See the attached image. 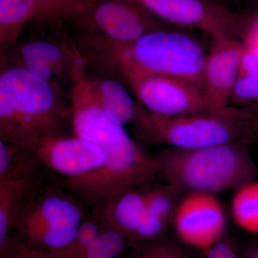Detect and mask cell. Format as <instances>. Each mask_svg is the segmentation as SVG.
Returning <instances> with one entry per match:
<instances>
[{
  "label": "cell",
  "mask_w": 258,
  "mask_h": 258,
  "mask_svg": "<svg viewBox=\"0 0 258 258\" xmlns=\"http://www.w3.org/2000/svg\"><path fill=\"white\" fill-rule=\"evenodd\" d=\"M71 80L74 136L98 146L106 155L101 167L80 176L83 191L98 201H108L154 179L159 174L155 157L148 155L129 137L124 126L106 114L81 58L75 62Z\"/></svg>",
  "instance_id": "obj_1"
},
{
  "label": "cell",
  "mask_w": 258,
  "mask_h": 258,
  "mask_svg": "<svg viewBox=\"0 0 258 258\" xmlns=\"http://www.w3.org/2000/svg\"><path fill=\"white\" fill-rule=\"evenodd\" d=\"M78 45L85 64L96 66L124 82L144 76H169L203 86L207 52L198 40L181 31L161 30L130 42L88 32L80 37Z\"/></svg>",
  "instance_id": "obj_2"
},
{
  "label": "cell",
  "mask_w": 258,
  "mask_h": 258,
  "mask_svg": "<svg viewBox=\"0 0 258 258\" xmlns=\"http://www.w3.org/2000/svg\"><path fill=\"white\" fill-rule=\"evenodd\" d=\"M66 108L57 84L20 67L0 75V137L35 152L42 141L60 136Z\"/></svg>",
  "instance_id": "obj_3"
},
{
  "label": "cell",
  "mask_w": 258,
  "mask_h": 258,
  "mask_svg": "<svg viewBox=\"0 0 258 258\" xmlns=\"http://www.w3.org/2000/svg\"><path fill=\"white\" fill-rule=\"evenodd\" d=\"M248 144H217L195 149L166 148L155 156L159 174L183 191L215 194L254 181L257 166Z\"/></svg>",
  "instance_id": "obj_4"
},
{
  "label": "cell",
  "mask_w": 258,
  "mask_h": 258,
  "mask_svg": "<svg viewBox=\"0 0 258 258\" xmlns=\"http://www.w3.org/2000/svg\"><path fill=\"white\" fill-rule=\"evenodd\" d=\"M134 123L144 140L174 149H195L230 143L253 144L238 108L223 112L159 115L139 104Z\"/></svg>",
  "instance_id": "obj_5"
},
{
  "label": "cell",
  "mask_w": 258,
  "mask_h": 258,
  "mask_svg": "<svg viewBox=\"0 0 258 258\" xmlns=\"http://www.w3.org/2000/svg\"><path fill=\"white\" fill-rule=\"evenodd\" d=\"M83 220L82 210L72 197L48 191L25 204L10 242L42 252L60 250L74 240Z\"/></svg>",
  "instance_id": "obj_6"
},
{
  "label": "cell",
  "mask_w": 258,
  "mask_h": 258,
  "mask_svg": "<svg viewBox=\"0 0 258 258\" xmlns=\"http://www.w3.org/2000/svg\"><path fill=\"white\" fill-rule=\"evenodd\" d=\"M143 7L164 23L198 29L212 40L240 38L245 30L240 15L209 0H128Z\"/></svg>",
  "instance_id": "obj_7"
},
{
  "label": "cell",
  "mask_w": 258,
  "mask_h": 258,
  "mask_svg": "<svg viewBox=\"0 0 258 258\" xmlns=\"http://www.w3.org/2000/svg\"><path fill=\"white\" fill-rule=\"evenodd\" d=\"M139 104L154 114L179 115L218 112L209 103L203 86L169 76H150L125 81Z\"/></svg>",
  "instance_id": "obj_8"
},
{
  "label": "cell",
  "mask_w": 258,
  "mask_h": 258,
  "mask_svg": "<svg viewBox=\"0 0 258 258\" xmlns=\"http://www.w3.org/2000/svg\"><path fill=\"white\" fill-rule=\"evenodd\" d=\"M83 21L98 33L119 42L136 41L152 32L172 29L128 0H93Z\"/></svg>",
  "instance_id": "obj_9"
},
{
  "label": "cell",
  "mask_w": 258,
  "mask_h": 258,
  "mask_svg": "<svg viewBox=\"0 0 258 258\" xmlns=\"http://www.w3.org/2000/svg\"><path fill=\"white\" fill-rule=\"evenodd\" d=\"M172 225L183 243L203 250L223 238L227 220L215 194L188 191L180 200Z\"/></svg>",
  "instance_id": "obj_10"
},
{
  "label": "cell",
  "mask_w": 258,
  "mask_h": 258,
  "mask_svg": "<svg viewBox=\"0 0 258 258\" xmlns=\"http://www.w3.org/2000/svg\"><path fill=\"white\" fill-rule=\"evenodd\" d=\"M243 42L240 38L212 40L204 63L203 87L214 110L228 111L232 91L240 74Z\"/></svg>",
  "instance_id": "obj_11"
},
{
  "label": "cell",
  "mask_w": 258,
  "mask_h": 258,
  "mask_svg": "<svg viewBox=\"0 0 258 258\" xmlns=\"http://www.w3.org/2000/svg\"><path fill=\"white\" fill-rule=\"evenodd\" d=\"M35 152L42 164L68 178L96 170L106 161V155L101 148L75 136L45 139Z\"/></svg>",
  "instance_id": "obj_12"
},
{
  "label": "cell",
  "mask_w": 258,
  "mask_h": 258,
  "mask_svg": "<svg viewBox=\"0 0 258 258\" xmlns=\"http://www.w3.org/2000/svg\"><path fill=\"white\" fill-rule=\"evenodd\" d=\"M79 56L75 46L69 49L48 40H39L19 45L13 49L11 57L15 67L22 68L44 81L57 84V80L63 76L71 79Z\"/></svg>",
  "instance_id": "obj_13"
},
{
  "label": "cell",
  "mask_w": 258,
  "mask_h": 258,
  "mask_svg": "<svg viewBox=\"0 0 258 258\" xmlns=\"http://www.w3.org/2000/svg\"><path fill=\"white\" fill-rule=\"evenodd\" d=\"M147 190L134 189L120 194L101 208L103 227L113 229L132 244L146 210Z\"/></svg>",
  "instance_id": "obj_14"
},
{
  "label": "cell",
  "mask_w": 258,
  "mask_h": 258,
  "mask_svg": "<svg viewBox=\"0 0 258 258\" xmlns=\"http://www.w3.org/2000/svg\"><path fill=\"white\" fill-rule=\"evenodd\" d=\"M33 178L0 180V253L10 244L17 219L28 201Z\"/></svg>",
  "instance_id": "obj_15"
},
{
  "label": "cell",
  "mask_w": 258,
  "mask_h": 258,
  "mask_svg": "<svg viewBox=\"0 0 258 258\" xmlns=\"http://www.w3.org/2000/svg\"><path fill=\"white\" fill-rule=\"evenodd\" d=\"M93 82L98 101L108 117L123 126L134 123L139 104L135 103L123 83L112 79L93 80Z\"/></svg>",
  "instance_id": "obj_16"
},
{
  "label": "cell",
  "mask_w": 258,
  "mask_h": 258,
  "mask_svg": "<svg viewBox=\"0 0 258 258\" xmlns=\"http://www.w3.org/2000/svg\"><path fill=\"white\" fill-rule=\"evenodd\" d=\"M36 13L35 0H0V44L3 50L14 45Z\"/></svg>",
  "instance_id": "obj_17"
},
{
  "label": "cell",
  "mask_w": 258,
  "mask_h": 258,
  "mask_svg": "<svg viewBox=\"0 0 258 258\" xmlns=\"http://www.w3.org/2000/svg\"><path fill=\"white\" fill-rule=\"evenodd\" d=\"M39 164L41 162L33 151L0 139V180L33 177Z\"/></svg>",
  "instance_id": "obj_18"
},
{
  "label": "cell",
  "mask_w": 258,
  "mask_h": 258,
  "mask_svg": "<svg viewBox=\"0 0 258 258\" xmlns=\"http://www.w3.org/2000/svg\"><path fill=\"white\" fill-rule=\"evenodd\" d=\"M258 104V58L244 46L240 74L235 83L230 105L246 107Z\"/></svg>",
  "instance_id": "obj_19"
},
{
  "label": "cell",
  "mask_w": 258,
  "mask_h": 258,
  "mask_svg": "<svg viewBox=\"0 0 258 258\" xmlns=\"http://www.w3.org/2000/svg\"><path fill=\"white\" fill-rule=\"evenodd\" d=\"M231 213L241 228L258 232L257 181H250L235 190L231 202Z\"/></svg>",
  "instance_id": "obj_20"
},
{
  "label": "cell",
  "mask_w": 258,
  "mask_h": 258,
  "mask_svg": "<svg viewBox=\"0 0 258 258\" xmlns=\"http://www.w3.org/2000/svg\"><path fill=\"white\" fill-rule=\"evenodd\" d=\"M37 23H54L59 20L83 21L87 16L93 0H35Z\"/></svg>",
  "instance_id": "obj_21"
},
{
  "label": "cell",
  "mask_w": 258,
  "mask_h": 258,
  "mask_svg": "<svg viewBox=\"0 0 258 258\" xmlns=\"http://www.w3.org/2000/svg\"><path fill=\"white\" fill-rule=\"evenodd\" d=\"M184 191L171 184L148 189L144 213L172 224L174 214Z\"/></svg>",
  "instance_id": "obj_22"
},
{
  "label": "cell",
  "mask_w": 258,
  "mask_h": 258,
  "mask_svg": "<svg viewBox=\"0 0 258 258\" xmlns=\"http://www.w3.org/2000/svg\"><path fill=\"white\" fill-rule=\"evenodd\" d=\"M123 235L103 227L96 240L77 258H120L132 246Z\"/></svg>",
  "instance_id": "obj_23"
},
{
  "label": "cell",
  "mask_w": 258,
  "mask_h": 258,
  "mask_svg": "<svg viewBox=\"0 0 258 258\" xmlns=\"http://www.w3.org/2000/svg\"><path fill=\"white\" fill-rule=\"evenodd\" d=\"M133 250L125 258H191L189 249L175 240L166 239L132 244Z\"/></svg>",
  "instance_id": "obj_24"
},
{
  "label": "cell",
  "mask_w": 258,
  "mask_h": 258,
  "mask_svg": "<svg viewBox=\"0 0 258 258\" xmlns=\"http://www.w3.org/2000/svg\"><path fill=\"white\" fill-rule=\"evenodd\" d=\"M103 229L101 220L88 218L80 225L74 240L64 249L48 252L58 258H77L94 242Z\"/></svg>",
  "instance_id": "obj_25"
},
{
  "label": "cell",
  "mask_w": 258,
  "mask_h": 258,
  "mask_svg": "<svg viewBox=\"0 0 258 258\" xmlns=\"http://www.w3.org/2000/svg\"><path fill=\"white\" fill-rule=\"evenodd\" d=\"M201 251L200 258H240L230 241L223 238Z\"/></svg>",
  "instance_id": "obj_26"
},
{
  "label": "cell",
  "mask_w": 258,
  "mask_h": 258,
  "mask_svg": "<svg viewBox=\"0 0 258 258\" xmlns=\"http://www.w3.org/2000/svg\"><path fill=\"white\" fill-rule=\"evenodd\" d=\"M0 258H58L48 252L35 250L10 242L4 252L0 253Z\"/></svg>",
  "instance_id": "obj_27"
},
{
  "label": "cell",
  "mask_w": 258,
  "mask_h": 258,
  "mask_svg": "<svg viewBox=\"0 0 258 258\" xmlns=\"http://www.w3.org/2000/svg\"><path fill=\"white\" fill-rule=\"evenodd\" d=\"M238 108L241 116L248 126L253 144L258 146V104Z\"/></svg>",
  "instance_id": "obj_28"
},
{
  "label": "cell",
  "mask_w": 258,
  "mask_h": 258,
  "mask_svg": "<svg viewBox=\"0 0 258 258\" xmlns=\"http://www.w3.org/2000/svg\"><path fill=\"white\" fill-rule=\"evenodd\" d=\"M240 258H258V242L251 244L244 249Z\"/></svg>",
  "instance_id": "obj_29"
},
{
  "label": "cell",
  "mask_w": 258,
  "mask_h": 258,
  "mask_svg": "<svg viewBox=\"0 0 258 258\" xmlns=\"http://www.w3.org/2000/svg\"><path fill=\"white\" fill-rule=\"evenodd\" d=\"M209 1L213 2V3H218V4H222V0H209Z\"/></svg>",
  "instance_id": "obj_30"
}]
</instances>
